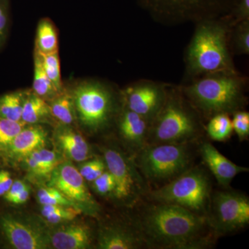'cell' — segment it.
Instances as JSON below:
<instances>
[{"mask_svg":"<svg viewBox=\"0 0 249 249\" xmlns=\"http://www.w3.org/2000/svg\"><path fill=\"white\" fill-rule=\"evenodd\" d=\"M168 83L140 80L121 90L123 104L152 121L163 106Z\"/></svg>","mask_w":249,"mask_h":249,"instance_id":"8fae6325","label":"cell"},{"mask_svg":"<svg viewBox=\"0 0 249 249\" xmlns=\"http://www.w3.org/2000/svg\"><path fill=\"white\" fill-rule=\"evenodd\" d=\"M31 90L47 102L60 93L49 79L44 70L40 55L36 52H34V77Z\"/></svg>","mask_w":249,"mask_h":249,"instance_id":"cb8c5ba5","label":"cell"},{"mask_svg":"<svg viewBox=\"0 0 249 249\" xmlns=\"http://www.w3.org/2000/svg\"><path fill=\"white\" fill-rule=\"evenodd\" d=\"M103 159L115 181L113 197L121 204L129 206L141 200L146 194L147 185L134 159L114 146L104 149Z\"/></svg>","mask_w":249,"mask_h":249,"instance_id":"9c48e42d","label":"cell"},{"mask_svg":"<svg viewBox=\"0 0 249 249\" xmlns=\"http://www.w3.org/2000/svg\"><path fill=\"white\" fill-rule=\"evenodd\" d=\"M199 152L205 164L222 186H229L238 174L249 171V168L236 165L224 157L210 142L201 144Z\"/></svg>","mask_w":249,"mask_h":249,"instance_id":"2e32d148","label":"cell"},{"mask_svg":"<svg viewBox=\"0 0 249 249\" xmlns=\"http://www.w3.org/2000/svg\"><path fill=\"white\" fill-rule=\"evenodd\" d=\"M204 129L209 138L216 142H225L231 137L233 129L228 114H218L209 119Z\"/></svg>","mask_w":249,"mask_h":249,"instance_id":"484cf974","label":"cell"},{"mask_svg":"<svg viewBox=\"0 0 249 249\" xmlns=\"http://www.w3.org/2000/svg\"><path fill=\"white\" fill-rule=\"evenodd\" d=\"M230 45L232 54H249V19L242 21L232 27Z\"/></svg>","mask_w":249,"mask_h":249,"instance_id":"83f0119b","label":"cell"},{"mask_svg":"<svg viewBox=\"0 0 249 249\" xmlns=\"http://www.w3.org/2000/svg\"><path fill=\"white\" fill-rule=\"evenodd\" d=\"M37 199L42 205H61L78 208L74 203L64 196L61 192L53 186L40 188L37 191Z\"/></svg>","mask_w":249,"mask_h":249,"instance_id":"4dcf8cb0","label":"cell"},{"mask_svg":"<svg viewBox=\"0 0 249 249\" xmlns=\"http://www.w3.org/2000/svg\"><path fill=\"white\" fill-rule=\"evenodd\" d=\"M10 0H0V47L6 41L9 31Z\"/></svg>","mask_w":249,"mask_h":249,"instance_id":"d590c367","label":"cell"},{"mask_svg":"<svg viewBox=\"0 0 249 249\" xmlns=\"http://www.w3.org/2000/svg\"><path fill=\"white\" fill-rule=\"evenodd\" d=\"M35 51L41 54L58 52V38L56 28L49 18H42L36 31Z\"/></svg>","mask_w":249,"mask_h":249,"instance_id":"603a6c76","label":"cell"},{"mask_svg":"<svg viewBox=\"0 0 249 249\" xmlns=\"http://www.w3.org/2000/svg\"><path fill=\"white\" fill-rule=\"evenodd\" d=\"M116 123L121 138L133 151L134 155L147 145L151 121L123 104L116 118Z\"/></svg>","mask_w":249,"mask_h":249,"instance_id":"5bb4252c","label":"cell"},{"mask_svg":"<svg viewBox=\"0 0 249 249\" xmlns=\"http://www.w3.org/2000/svg\"><path fill=\"white\" fill-rule=\"evenodd\" d=\"M26 124L23 122H16L0 117V155L6 150Z\"/></svg>","mask_w":249,"mask_h":249,"instance_id":"f546056e","label":"cell"},{"mask_svg":"<svg viewBox=\"0 0 249 249\" xmlns=\"http://www.w3.org/2000/svg\"><path fill=\"white\" fill-rule=\"evenodd\" d=\"M247 78L237 71L209 73L180 85L181 91L201 117L229 115L247 106Z\"/></svg>","mask_w":249,"mask_h":249,"instance_id":"3957f363","label":"cell"},{"mask_svg":"<svg viewBox=\"0 0 249 249\" xmlns=\"http://www.w3.org/2000/svg\"><path fill=\"white\" fill-rule=\"evenodd\" d=\"M55 138L60 150L71 160L85 161L91 155V149L84 137L70 126L61 124L56 129Z\"/></svg>","mask_w":249,"mask_h":249,"instance_id":"d6986e66","label":"cell"},{"mask_svg":"<svg viewBox=\"0 0 249 249\" xmlns=\"http://www.w3.org/2000/svg\"><path fill=\"white\" fill-rule=\"evenodd\" d=\"M233 27L237 23L249 19V0H237L230 14L224 18Z\"/></svg>","mask_w":249,"mask_h":249,"instance_id":"e575fe53","label":"cell"},{"mask_svg":"<svg viewBox=\"0 0 249 249\" xmlns=\"http://www.w3.org/2000/svg\"><path fill=\"white\" fill-rule=\"evenodd\" d=\"M155 22L177 26L206 19L224 18L237 0H136Z\"/></svg>","mask_w":249,"mask_h":249,"instance_id":"5b68a950","label":"cell"},{"mask_svg":"<svg viewBox=\"0 0 249 249\" xmlns=\"http://www.w3.org/2000/svg\"><path fill=\"white\" fill-rule=\"evenodd\" d=\"M29 171L34 175L45 177L52 173L60 163V159L55 152L48 149H37L26 157Z\"/></svg>","mask_w":249,"mask_h":249,"instance_id":"7402d4cb","label":"cell"},{"mask_svg":"<svg viewBox=\"0 0 249 249\" xmlns=\"http://www.w3.org/2000/svg\"><path fill=\"white\" fill-rule=\"evenodd\" d=\"M51 119L53 117L48 102L29 90L23 106L22 122L27 124H38Z\"/></svg>","mask_w":249,"mask_h":249,"instance_id":"ffe728a7","label":"cell"},{"mask_svg":"<svg viewBox=\"0 0 249 249\" xmlns=\"http://www.w3.org/2000/svg\"><path fill=\"white\" fill-rule=\"evenodd\" d=\"M42 216L50 224H66L72 222L80 214L82 210L74 206L61 205H42Z\"/></svg>","mask_w":249,"mask_h":249,"instance_id":"4316f807","label":"cell"},{"mask_svg":"<svg viewBox=\"0 0 249 249\" xmlns=\"http://www.w3.org/2000/svg\"><path fill=\"white\" fill-rule=\"evenodd\" d=\"M50 245L57 249L89 248L92 241L91 231L83 224H67L49 232Z\"/></svg>","mask_w":249,"mask_h":249,"instance_id":"ac0fdd59","label":"cell"},{"mask_svg":"<svg viewBox=\"0 0 249 249\" xmlns=\"http://www.w3.org/2000/svg\"><path fill=\"white\" fill-rule=\"evenodd\" d=\"M28 187L27 183L21 180L14 181L12 186H11L9 191L4 195V197L8 202L12 203L16 196L19 194L23 190L25 189Z\"/></svg>","mask_w":249,"mask_h":249,"instance_id":"8d00e7d4","label":"cell"},{"mask_svg":"<svg viewBox=\"0 0 249 249\" xmlns=\"http://www.w3.org/2000/svg\"><path fill=\"white\" fill-rule=\"evenodd\" d=\"M216 235H224L249 224V199L240 192H217L211 196L207 217Z\"/></svg>","mask_w":249,"mask_h":249,"instance_id":"30bf717a","label":"cell"},{"mask_svg":"<svg viewBox=\"0 0 249 249\" xmlns=\"http://www.w3.org/2000/svg\"><path fill=\"white\" fill-rule=\"evenodd\" d=\"M184 55L186 81L209 73L237 71L230 45L231 27L224 18L196 23Z\"/></svg>","mask_w":249,"mask_h":249,"instance_id":"7a4b0ae2","label":"cell"},{"mask_svg":"<svg viewBox=\"0 0 249 249\" xmlns=\"http://www.w3.org/2000/svg\"><path fill=\"white\" fill-rule=\"evenodd\" d=\"M70 91L77 119L91 133H98L108 128L122 108L117 107L114 91L101 82L85 80Z\"/></svg>","mask_w":249,"mask_h":249,"instance_id":"8992f818","label":"cell"},{"mask_svg":"<svg viewBox=\"0 0 249 249\" xmlns=\"http://www.w3.org/2000/svg\"><path fill=\"white\" fill-rule=\"evenodd\" d=\"M29 92V90H19L0 96V117L22 122L23 106Z\"/></svg>","mask_w":249,"mask_h":249,"instance_id":"d4e9b609","label":"cell"},{"mask_svg":"<svg viewBox=\"0 0 249 249\" xmlns=\"http://www.w3.org/2000/svg\"><path fill=\"white\" fill-rule=\"evenodd\" d=\"M211 196V182L207 172L196 166L151 192L149 198L157 202L178 205L206 217Z\"/></svg>","mask_w":249,"mask_h":249,"instance_id":"52a82bcc","label":"cell"},{"mask_svg":"<svg viewBox=\"0 0 249 249\" xmlns=\"http://www.w3.org/2000/svg\"><path fill=\"white\" fill-rule=\"evenodd\" d=\"M107 169L104 159L88 160L80 166L79 172L86 181L92 182Z\"/></svg>","mask_w":249,"mask_h":249,"instance_id":"1f68e13d","label":"cell"},{"mask_svg":"<svg viewBox=\"0 0 249 249\" xmlns=\"http://www.w3.org/2000/svg\"><path fill=\"white\" fill-rule=\"evenodd\" d=\"M0 230L14 249H44L50 245L49 232L13 214H4L0 217Z\"/></svg>","mask_w":249,"mask_h":249,"instance_id":"4fadbf2b","label":"cell"},{"mask_svg":"<svg viewBox=\"0 0 249 249\" xmlns=\"http://www.w3.org/2000/svg\"><path fill=\"white\" fill-rule=\"evenodd\" d=\"M154 202L140 211L134 224L146 247L201 249L213 245L216 235L207 218L178 205Z\"/></svg>","mask_w":249,"mask_h":249,"instance_id":"6da1fadb","label":"cell"},{"mask_svg":"<svg viewBox=\"0 0 249 249\" xmlns=\"http://www.w3.org/2000/svg\"><path fill=\"white\" fill-rule=\"evenodd\" d=\"M79 170L68 162L59 163L50 175L49 186L61 192L70 200L91 214L97 213L98 204L90 194Z\"/></svg>","mask_w":249,"mask_h":249,"instance_id":"7c38bea8","label":"cell"},{"mask_svg":"<svg viewBox=\"0 0 249 249\" xmlns=\"http://www.w3.org/2000/svg\"><path fill=\"white\" fill-rule=\"evenodd\" d=\"M94 191L100 196H112L115 190V181L107 169L92 181Z\"/></svg>","mask_w":249,"mask_h":249,"instance_id":"836d02e7","label":"cell"},{"mask_svg":"<svg viewBox=\"0 0 249 249\" xmlns=\"http://www.w3.org/2000/svg\"><path fill=\"white\" fill-rule=\"evenodd\" d=\"M232 129L240 142L246 140L249 136V113L242 109L232 114Z\"/></svg>","mask_w":249,"mask_h":249,"instance_id":"d6a6232c","label":"cell"},{"mask_svg":"<svg viewBox=\"0 0 249 249\" xmlns=\"http://www.w3.org/2000/svg\"><path fill=\"white\" fill-rule=\"evenodd\" d=\"M29 196H30V189H29V187L28 186L25 189L23 190L22 192H20V193L16 196V197L15 198L11 204H24V203H25L26 201L28 200V199H29Z\"/></svg>","mask_w":249,"mask_h":249,"instance_id":"f35d334b","label":"cell"},{"mask_svg":"<svg viewBox=\"0 0 249 249\" xmlns=\"http://www.w3.org/2000/svg\"><path fill=\"white\" fill-rule=\"evenodd\" d=\"M204 131L202 117L184 96L180 85L168 83L164 103L150 124L147 145L190 143L201 137Z\"/></svg>","mask_w":249,"mask_h":249,"instance_id":"277c9868","label":"cell"},{"mask_svg":"<svg viewBox=\"0 0 249 249\" xmlns=\"http://www.w3.org/2000/svg\"><path fill=\"white\" fill-rule=\"evenodd\" d=\"M47 132L37 124H26L1 155L11 159L26 157L37 149L45 147Z\"/></svg>","mask_w":249,"mask_h":249,"instance_id":"e0dca14e","label":"cell"},{"mask_svg":"<svg viewBox=\"0 0 249 249\" xmlns=\"http://www.w3.org/2000/svg\"><path fill=\"white\" fill-rule=\"evenodd\" d=\"M52 116L64 125H71L76 121L74 103L71 91L64 89L55 97L48 102Z\"/></svg>","mask_w":249,"mask_h":249,"instance_id":"44dd1931","label":"cell"},{"mask_svg":"<svg viewBox=\"0 0 249 249\" xmlns=\"http://www.w3.org/2000/svg\"><path fill=\"white\" fill-rule=\"evenodd\" d=\"M39 54L40 55L42 65L46 73L57 89L61 92L65 88L62 83L61 74H60V58H59L58 52L48 54Z\"/></svg>","mask_w":249,"mask_h":249,"instance_id":"f1b7e54d","label":"cell"},{"mask_svg":"<svg viewBox=\"0 0 249 249\" xmlns=\"http://www.w3.org/2000/svg\"><path fill=\"white\" fill-rule=\"evenodd\" d=\"M98 245L101 249H134L146 247L134 224L132 227L115 224L103 226L98 232Z\"/></svg>","mask_w":249,"mask_h":249,"instance_id":"9a60e30c","label":"cell"},{"mask_svg":"<svg viewBox=\"0 0 249 249\" xmlns=\"http://www.w3.org/2000/svg\"><path fill=\"white\" fill-rule=\"evenodd\" d=\"M134 159L142 176L152 182H169L191 168L189 143L147 145Z\"/></svg>","mask_w":249,"mask_h":249,"instance_id":"ba28073f","label":"cell"},{"mask_svg":"<svg viewBox=\"0 0 249 249\" xmlns=\"http://www.w3.org/2000/svg\"><path fill=\"white\" fill-rule=\"evenodd\" d=\"M14 183L11 174L6 170L0 171V196H4Z\"/></svg>","mask_w":249,"mask_h":249,"instance_id":"74e56055","label":"cell"}]
</instances>
